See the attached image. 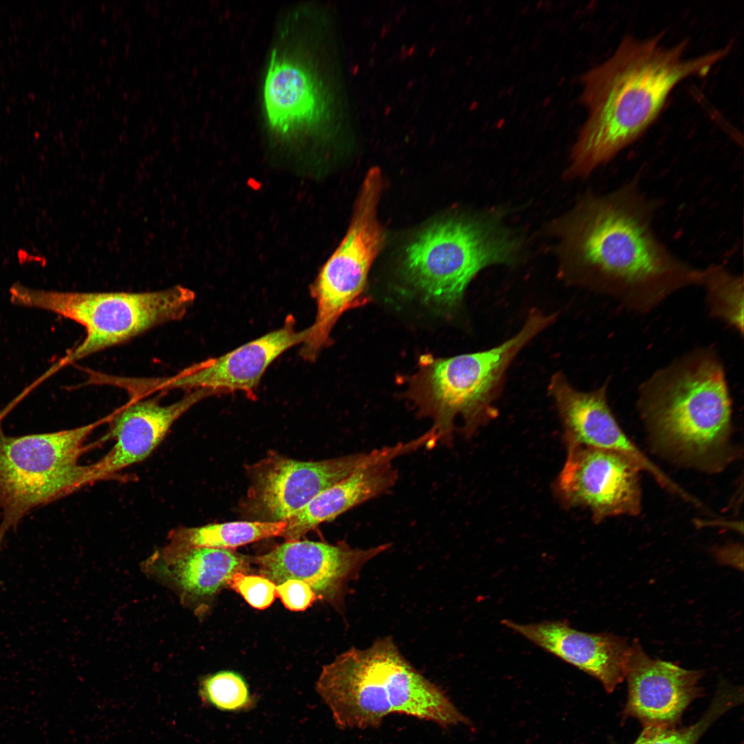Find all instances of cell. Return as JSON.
I'll return each mask as SVG.
<instances>
[{"label": "cell", "mask_w": 744, "mask_h": 744, "mask_svg": "<svg viewBox=\"0 0 744 744\" xmlns=\"http://www.w3.org/2000/svg\"><path fill=\"white\" fill-rule=\"evenodd\" d=\"M286 521H238L207 524L198 527H180L172 531L167 550L195 547L234 549L262 539L281 536Z\"/></svg>", "instance_id": "44dd1931"}, {"label": "cell", "mask_w": 744, "mask_h": 744, "mask_svg": "<svg viewBox=\"0 0 744 744\" xmlns=\"http://www.w3.org/2000/svg\"><path fill=\"white\" fill-rule=\"evenodd\" d=\"M564 430L565 442L614 451L634 461L662 488L672 494L681 487L657 466L621 428L607 397V385L591 391L573 387L561 373L554 374L548 384Z\"/></svg>", "instance_id": "5bb4252c"}, {"label": "cell", "mask_w": 744, "mask_h": 744, "mask_svg": "<svg viewBox=\"0 0 744 744\" xmlns=\"http://www.w3.org/2000/svg\"><path fill=\"white\" fill-rule=\"evenodd\" d=\"M501 624L594 676L608 692L625 679L630 645L619 636L581 632L564 620L521 624L505 619Z\"/></svg>", "instance_id": "e0dca14e"}, {"label": "cell", "mask_w": 744, "mask_h": 744, "mask_svg": "<svg viewBox=\"0 0 744 744\" xmlns=\"http://www.w3.org/2000/svg\"><path fill=\"white\" fill-rule=\"evenodd\" d=\"M700 286L705 289L712 316L743 333V278L722 264L701 269Z\"/></svg>", "instance_id": "7402d4cb"}, {"label": "cell", "mask_w": 744, "mask_h": 744, "mask_svg": "<svg viewBox=\"0 0 744 744\" xmlns=\"http://www.w3.org/2000/svg\"><path fill=\"white\" fill-rule=\"evenodd\" d=\"M382 187L381 172L373 167L364 178L345 238L311 287L317 311L302 344L310 356H318L331 344V331L344 313L369 301L368 275L382 238L377 216Z\"/></svg>", "instance_id": "9c48e42d"}, {"label": "cell", "mask_w": 744, "mask_h": 744, "mask_svg": "<svg viewBox=\"0 0 744 744\" xmlns=\"http://www.w3.org/2000/svg\"><path fill=\"white\" fill-rule=\"evenodd\" d=\"M112 415L56 432L10 436L0 429V535L32 510L89 484V466L79 459L89 435Z\"/></svg>", "instance_id": "ba28073f"}, {"label": "cell", "mask_w": 744, "mask_h": 744, "mask_svg": "<svg viewBox=\"0 0 744 744\" xmlns=\"http://www.w3.org/2000/svg\"><path fill=\"white\" fill-rule=\"evenodd\" d=\"M276 596L291 611H302L317 599L311 588L302 581L291 579L276 585Z\"/></svg>", "instance_id": "484cf974"}, {"label": "cell", "mask_w": 744, "mask_h": 744, "mask_svg": "<svg viewBox=\"0 0 744 744\" xmlns=\"http://www.w3.org/2000/svg\"><path fill=\"white\" fill-rule=\"evenodd\" d=\"M391 547L384 544L369 548H353L312 541H289L267 553L251 558L260 575L276 585L287 579L304 581L317 599L340 606L347 583L369 561Z\"/></svg>", "instance_id": "4fadbf2b"}, {"label": "cell", "mask_w": 744, "mask_h": 744, "mask_svg": "<svg viewBox=\"0 0 744 744\" xmlns=\"http://www.w3.org/2000/svg\"><path fill=\"white\" fill-rule=\"evenodd\" d=\"M517 238L490 216L451 218L435 223L407 247L403 271L426 304L452 312L484 267L512 263Z\"/></svg>", "instance_id": "8992f818"}, {"label": "cell", "mask_w": 744, "mask_h": 744, "mask_svg": "<svg viewBox=\"0 0 744 744\" xmlns=\"http://www.w3.org/2000/svg\"><path fill=\"white\" fill-rule=\"evenodd\" d=\"M637 405L652 448L673 462L716 473L739 457L724 367L711 349L656 371L640 386Z\"/></svg>", "instance_id": "3957f363"}, {"label": "cell", "mask_w": 744, "mask_h": 744, "mask_svg": "<svg viewBox=\"0 0 744 744\" xmlns=\"http://www.w3.org/2000/svg\"><path fill=\"white\" fill-rule=\"evenodd\" d=\"M567 455L554 483L564 507L587 508L595 523L641 511V468L621 453L565 442Z\"/></svg>", "instance_id": "8fae6325"}, {"label": "cell", "mask_w": 744, "mask_h": 744, "mask_svg": "<svg viewBox=\"0 0 744 744\" xmlns=\"http://www.w3.org/2000/svg\"><path fill=\"white\" fill-rule=\"evenodd\" d=\"M413 451L411 442L318 461H300L271 452L247 467L249 486L239 505L248 521H286L318 494L357 470L393 462Z\"/></svg>", "instance_id": "30bf717a"}, {"label": "cell", "mask_w": 744, "mask_h": 744, "mask_svg": "<svg viewBox=\"0 0 744 744\" xmlns=\"http://www.w3.org/2000/svg\"><path fill=\"white\" fill-rule=\"evenodd\" d=\"M263 99L268 124L280 134L315 124L322 111L318 84L310 69L276 49L265 76Z\"/></svg>", "instance_id": "d6986e66"}, {"label": "cell", "mask_w": 744, "mask_h": 744, "mask_svg": "<svg viewBox=\"0 0 744 744\" xmlns=\"http://www.w3.org/2000/svg\"><path fill=\"white\" fill-rule=\"evenodd\" d=\"M701 670L653 659L637 640L630 645L626 668L628 695L624 713L645 727H676L685 708L701 694Z\"/></svg>", "instance_id": "2e32d148"}, {"label": "cell", "mask_w": 744, "mask_h": 744, "mask_svg": "<svg viewBox=\"0 0 744 744\" xmlns=\"http://www.w3.org/2000/svg\"><path fill=\"white\" fill-rule=\"evenodd\" d=\"M743 701V690L722 681L710 705L693 725L676 727H645L634 744H696L721 716Z\"/></svg>", "instance_id": "603a6c76"}, {"label": "cell", "mask_w": 744, "mask_h": 744, "mask_svg": "<svg viewBox=\"0 0 744 744\" xmlns=\"http://www.w3.org/2000/svg\"><path fill=\"white\" fill-rule=\"evenodd\" d=\"M198 694L205 705L223 712H248L255 708L258 702L243 677L229 670L203 677L199 682Z\"/></svg>", "instance_id": "cb8c5ba5"}, {"label": "cell", "mask_w": 744, "mask_h": 744, "mask_svg": "<svg viewBox=\"0 0 744 744\" xmlns=\"http://www.w3.org/2000/svg\"><path fill=\"white\" fill-rule=\"evenodd\" d=\"M308 333V328L298 331L295 318L289 315L279 329L222 355L193 364L174 375L135 378L134 391L144 397L173 389H205L215 395L240 391L255 399L261 378L270 364L286 351L301 344Z\"/></svg>", "instance_id": "7c38bea8"}, {"label": "cell", "mask_w": 744, "mask_h": 744, "mask_svg": "<svg viewBox=\"0 0 744 744\" xmlns=\"http://www.w3.org/2000/svg\"><path fill=\"white\" fill-rule=\"evenodd\" d=\"M251 562V557L229 549L163 548L148 559L145 568L176 589L183 601L201 603L229 587L235 574L247 573Z\"/></svg>", "instance_id": "ac0fdd59"}, {"label": "cell", "mask_w": 744, "mask_h": 744, "mask_svg": "<svg viewBox=\"0 0 744 744\" xmlns=\"http://www.w3.org/2000/svg\"><path fill=\"white\" fill-rule=\"evenodd\" d=\"M662 39L663 34L625 36L609 58L581 76V101L588 113L572 149V176H588L639 140L681 81L707 75L732 47L688 58L687 40L666 46Z\"/></svg>", "instance_id": "7a4b0ae2"}, {"label": "cell", "mask_w": 744, "mask_h": 744, "mask_svg": "<svg viewBox=\"0 0 744 744\" xmlns=\"http://www.w3.org/2000/svg\"><path fill=\"white\" fill-rule=\"evenodd\" d=\"M213 395L208 389L193 390L167 405L161 404L158 397L130 398L113 412L107 435L115 444L104 456L89 465L90 484L110 479L121 470L146 459L182 415Z\"/></svg>", "instance_id": "9a60e30c"}, {"label": "cell", "mask_w": 744, "mask_h": 744, "mask_svg": "<svg viewBox=\"0 0 744 744\" xmlns=\"http://www.w3.org/2000/svg\"><path fill=\"white\" fill-rule=\"evenodd\" d=\"M229 587L240 594L251 606L258 610L271 606L276 597V585L262 575L236 573L231 579Z\"/></svg>", "instance_id": "d4e9b609"}, {"label": "cell", "mask_w": 744, "mask_h": 744, "mask_svg": "<svg viewBox=\"0 0 744 744\" xmlns=\"http://www.w3.org/2000/svg\"><path fill=\"white\" fill-rule=\"evenodd\" d=\"M316 690L342 730L375 727L391 714L444 727L470 723L440 688L406 660L390 637L336 657L322 668Z\"/></svg>", "instance_id": "277c9868"}, {"label": "cell", "mask_w": 744, "mask_h": 744, "mask_svg": "<svg viewBox=\"0 0 744 744\" xmlns=\"http://www.w3.org/2000/svg\"><path fill=\"white\" fill-rule=\"evenodd\" d=\"M659 206L642 191L638 176L606 194L588 195L561 225L563 259L583 283L640 313L699 285L701 269L657 236Z\"/></svg>", "instance_id": "6da1fadb"}, {"label": "cell", "mask_w": 744, "mask_h": 744, "mask_svg": "<svg viewBox=\"0 0 744 744\" xmlns=\"http://www.w3.org/2000/svg\"><path fill=\"white\" fill-rule=\"evenodd\" d=\"M392 462L365 466L324 490L286 521L281 537L286 541L299 540L320 524L386 493L398 479Z\"/></svg>", "instance_id": "ffe728a7"}, {"label": "cell", "mask_w": 744, "mask_h": 744, "mask_svg": "<svg viewBox=\"0 0 744 744\" xmlns=\"http://www.w3.org/2000/svg\"><path fill=\"white\" fill-rule=\"evenodd\" d=\"M556 313L530 311L521 329L492 349L450 358L425 354L407 380L405 397L418 416L430 418L438 442L451 445L455 422L462 419V434L470 437L497 415L494 403L506 371L520 351L552 324Z\"/></svg>", "instance_id": "5b68a950"}, {"label": "cell", "mask_w": 744, "mask_h": 744, "mask_svg": "<svg viewBox=\"0 0 744 744\" xmlns=\"http://www.w3.org/2000/svg\"><path fill=\"white\" fill-rule=\"evenodd\" d=\"M10 293L15 304L52 311L85 328L83 340L48 375L156 326L182 319L195 300L194 292L183 286L138 293L60 292L15 284Z\"/></svg>", "instance_id": "52a82bcc"}, {"label": "cell", "mask_w": 744, "mask_h": 744, "mask_svg": "<svg viewBox=\"0 0 744 744\" xmlns=\"http://www.w3.org/2000/svg\"><path fill=\"white\" fill-rule=\"evenodd\" d=\"M739 554H743V547L738 544L725 546L715 551V556L721 563L742 569L738 564Z\"/></svg>", "instance_id": "4316f807"}]
</instances>
